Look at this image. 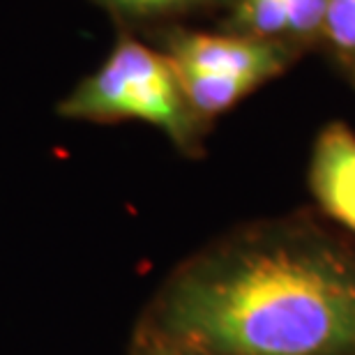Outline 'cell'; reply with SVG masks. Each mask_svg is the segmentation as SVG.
I'll use <instances>...</instances> for the list:
<instances>
[{"label":"cell","instance_id":"obj_6","mask_svg":"<svg viewBox=\"0 0 355 355\" xmlns=\"http://www.w3.org/2000/svg\"><path fill=\"white\" fill-rule=\"evenodd\" d=\"M323 33L335 46L355 53V0H328L325 3Z\"/></svg>","mask_w":355,"mask_h":355},{"label":"cell","instance_id":"obj_7","mask_svg":"<svg viewBox=\"0 0 355 355\" xmlns=\"http://www.w3.org/2000/svg\"><path fill=\"white\" fill-rule=\"evenodd\" d=\"M325 3L328 0H284L288 14V33L309 35L323 31Z\"/></svg>","mask_w":355,"mask_h":355},{"label":"cell","instance_id":"obj_3","mask_svg":"<svg viewBox=\"0 0 355 355\" xmlns=\"http://www.w3.org/2000/svg\"><path fill=\"white\" fill-rule=\"evenodd\" d=\"M198 120L233 109L286 65V51L254 35H175L166 53Z\"/></svg>","mask_w":355,"mask_h":355},{"label":"cell","instance_id":"obj_10","mask_svg":"<svg viewBox=\"0 0 355 355\" xmlns=\"http://www.w3.org/2000/svg\"><path fill=\"white\" fill-rule=\"evenodd\" d=\"M353 67H355V58H353Z\"/></svg>","mask_w":355,"mask_h":355},{"label":"cell","instance_id":"obj_8","mask_svg":"<svg viewBox=\"0 0 355 355\" xmlns=\"http://www.w3.org/2000/svg\"><path fill=\"white\" fill-rule=\"evenodd\" d=\"M104 3L130 14H157V12L182 10V7L205 3V0H104Z\"/></svg>","mask_w":355,"mask_h":355},{"label":"cell","instance_id":"obj_4","mask_svg":"<svg viewBox=\"0 0 355 355\" xmlns=\"http://www.w3.org/2000/svg\"><path fill=\"white\" fill-rule=\"evenodd\" d=\"M309 187L325 215L355 233V134L346 125L332 123L318 134Z\"/></svg>","mask_w":355,"mask_h":355},{"label":"cell","instance_id":"obj_2","mask_svg":"<svg viewBox=\"0 0 355 355\" xmlns=\"http://www.w3.org/2000/svg\"><path fill=\"white\" fill-rule=\"evenodd\" d=\"M58 113L95 123L141 120L159 127L182 150L194 146L201 123L189 109L166 55L134 40H120L102 67L58 104Z\"/></svg>","mask_w":355,"mask_h":355},{"label":"cell","instance_id":"obj_5","mask_svg":"<svg viewBox=\"0 0 355 355\" xmlns=\"http://www.w3.org/2000/svg\"><path fill=\"white\" fill-rule=\"evenodd\" d=\"M238 21L254 37L272 40L288 33V14L284 0H240Z\"/></svg>","mask_w":355,"mask_h":355},{"label":"cell","instance_id":"obj_9","mask_svg":"<svg viewBox=\"0 0 355 355\" xmlns=\"http://www.w3.org/2000/svg\"><path fill=\"white\" fill-rule=\"evenodd\" d=\"M139 355H196V353H187V351H178V349H171V346H162V344H155L150 342L146 346L144 353Z\"/></svg>","mask_w":355,"mask_h":355},{"label":"cell","instance_id":"obj_1","mask_svg":"<svg viewBox=\"0 0 355 355\" xmlns=\"http://www.w3.org/2000/svg\"><path fill=\"white\" fill-rule=\"evenodd\" d=\"M150 342L196 355H355V263L307 243H247L184 266Z\"/></svg>","mask_w":355,"mask_h":355}]
</instances>
